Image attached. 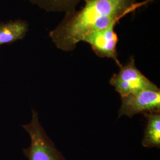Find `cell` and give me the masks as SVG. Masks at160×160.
<instances>
[{"instance_id": "obj_2", "label": "cell", "mask_w": 160, "mask_h": 160, "mask_svg": "<svg viewBox=\"0 0 160 160\" xmlns=\"http://www.w3.org/2000/svg\"><path fill=\"white\" fill-rule=\"evenodd\" d=\"M29 133L31 143L23 152L29 160H66L41 126L38 113L32 111V118L29 124L23 125Z\"/></svg>"}, {"instance_id": "obj_7", "label": "cell", "mask_w": 160, "mask_h": 160, "mask_svg": "<svg viewBox=\"0 0 160 160\" xmlns=\"http://www.w3.org/2000/svg\"><path fill=\"white\" fill-rule=\"evenodd\" d=\"M28 30L27 23L17 20L0 24V45L22 39Z\"/></svg>"}, {"instance_id": "obj_6", "label": "cell", "mask_w": 160, "mask_h": 160, "mask_svg": "<svg viewBox=\"0 0 160 160\" xmlns=\"http://www.w3.org/2000/svg\"><path fill=\"white\" fill-rule=\"evenodd\" d=\"M143 115L147 120L142 141L145 148H160V112L146 113Z\"/></svg>"}, {"instance_id": "obj_1", "label": "cell", "mask_w": 160, "mask_h": 160, "mask_svg": "<svg viewBox=\"0 0 160 160\" xmlns=\"http://www.w3.org/2000/svg\"><path fill=\"white\" fill-rule=\"evenodd\" d=\"M153 1L84 0L80 10L65 13L50 37L58 49L72 51L87 34L106 28L115 20L122 19Z\"/></svg>"}, {"instance_id": "obj_4", "label": "cell", "mask_w": 160, "mask_h": 160, "mask_svg": "<svg viewBox=\"0 0 160 160\" xmlns=\"http://www.w3.org/2000/svg\"><path fill=\"white\" fill-rule=\"evenodd\" d=\"M120 20H115L106 28L87 34L82 41L89 44L98 57L111 58L119 67L122 63L118 57L117 45L119 39L115 32V27Z\"/></svg>"}, {"instance_id": "obj_3", "label": "cell", "mask_w": 160, "mask_h": 160, "mask_svg": "<svg viewBox=\"0 0 160 160\" xmlns=\"http://www.w3.org/2000/svg\"><path fill=\"white\" fill-rule=\"evenodd\" d=\"M119 71L110 80L120 97L135 94L147 90H157L159 88L137 68L135 57L132 56L125 65L119 67Z\"/></svg>"}, {"instance_id": "obj_8", "label": "cell", "mask_w": 160, "mask_h": 160, "mask_svg": "<svg viewBox=\"0 0 160 160\" xmlns=\"http://www.w3.org/2000/svg\"><path fill=\"white\" fill-rule=\"evenodd\" d=\"M42 6L49 10L65 13L76 10L77 6L84 0H36Z\"/></svg>"}, {"instance_id": "obj_5", "label": "cell", "mask_w": 160, "mask_h": 160, "mask_svg": "<svg viewBox=\"0 0 160 160\" xmlns=\"http://www.w3.org/2000/svg\"><path fill=\"white\" fill-rule=\"evenodd\" d=\"M119 116L132 118L138 114L160 112V90H147L121 97Z\"/></svg>"}]
</instances>
